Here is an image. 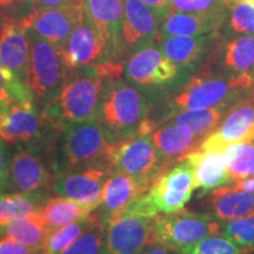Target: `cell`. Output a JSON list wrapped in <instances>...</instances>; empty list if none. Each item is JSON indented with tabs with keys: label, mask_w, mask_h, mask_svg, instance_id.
Listing matches in <instances>:
<instances>
[{
	"label": "cell",
	"mask_w": 254,
	"mask_h": 254,
	"mask_svg": "<svg viewBox=\"0 0 254 254\" xmlns=\"http://www.w3.org/2000/svg\"><path fill=\"white\" fill-rule=\"evenodd\" d=\"M95 118L99 120L109 145L136 134H150V101L125 79L106 78Z\"/></svg>",
	"instance_id": "cell-1"
},
{
	"label": "cell",
	"mask_w": 254,
	"mask_h": 254,
	"mask_svg": "<svg viewBox=\"0 0 254 254\" xmlns=\"http://www.w3.org/2000/svg\"><path fill=\"white\" fill-rule=\"evenodd\" d=\"M120 68V64L109 63L68 71L62 88L44 114L53 124L95 118L105 79L119 77Z\"/></svg>",
	"instance_id": "cell-2"
},
{
	"label": "cell",
	"mask_w": 254,
	"mask_h": 254,
	"mask_svg": "<svg viewBox=\"0 0 254 254\" xmlns=\"http://www.w3.org/2000/svg\"><path fill=\"white\" fill-rule=\"evenodd\" d=\"M194 190V166L185 157L167 167L150 189L122 213L148 218L173 213L184 209Z\"/></svg>",
	"instance_id": "cell-3"
},
{
	"label": "cell",
	"mask_w": 254,
	"mask_h": 254,
	"mask_svg": "<svg viewBox=\"0 0 254 254\" xmlns=\"http://www.w3.org/2000/svg\"><path fill=\"white\" fill-rule=\"evenodd\" d=\"M56 153L52 155L55 174L104 161L107 142L103 126L97 118L56 124Z\"/></svg>",
	"instance_id": "cell-4"
},
{
	"label": "cell",
	"mask_w": 254,
	"mask_h": 254,
	"mask_svg": "<svg viewBox=\"0 0 254 254\" xmlns=\"http://www.w3.org/2000/svg\"><path fill=\"white\" fill-rule=\"evenodd\" d=\"M254 78L241 75L232 78L228 75L202 72L193 75L170 98L166 104L168 113L184 110H199L219 105H233L243 93L252 91Z\"/></svg>",
	"instance_id": "cell-5"
},
{
	"label": "cell",
	"mask_w": 254,
	"mask_h": 254,
	"mask_svg": "<svg viewBox=\"0 0 254 254\" xmlns=\"http://www.w3.org/2000/svg\"><path fill=\"white\" fill-rule=\"evenodd\" d=\"M30 40V66L26 85L33 98L34 107L45 113L62 88L67 68L62 51L40 37L32 28H26Z\"/></svg>",
	"instance_id": "cell-6"
},
{
	"label": "cell",
	"mask_w": 254,
	"mask_h": 254,
	"mask_svg": "<svg viewBox=\"0 0 254 254\" xmlns=\"http://www.w3.org/2000/svg\"><path fill=\"white\" fill-rule=\"evenodd\" d=\"M105 158L113 171L134 178L148 189L170 167L159 155L151 135L141 133L107 146Z\"/></svg>",
	"instance_id": "cell-7"
},
{
	"label": "cell",
	"mask_w": 254,
	"mask_h": 254,
	"mask_svg": "<svg viewBox=\"0 0 254 254\" xmlns=\"http://www.w3.org/2000/svg\"><path fill=\"white\" fill-rule=\"evenodd\" d=\"M221 222L211 213H194L180 209L153 218V243L177 252L208 236L220 234Z\"/></svg>",
	"instance_id": "cell-8"
},
{
	"label": "cell",
	"mask_w": 254,
	"mask_h": 254,
	"mask_svg": "<svg viewBox=\"0 0 254 254\" xmlns=\"http://www.w3.org/2000/svg\"><path fill=\"white\" fill-rule=\"evenodd\" d=\"M123 75L131 86L147 98L170 87L178 79L179 68L153 41L127 59L123 66Z\"/></svg>",
	"instance_id": "cell-9"
},
{
	"label": "cell",
	"mask_w": 254,
	"mask_h": 254,
	"mask_svg": "<svg viewBox=\"0 0 254 254\" xmlns=\"http://www.w3.org/2000/svg\"><path fill=\"white\" fill-rule=\"evenodd\" d=\"M47 144L19 146L9 164V189L17 192H37L52 189L55 171L46 158Z\"/></svg>",
	"instance_id": "cell-10"
},
{
	"label": "cell",
	"mask_w": 254,
	"mask_h": 254,
	"mask_svg": "<svg viewBox=\"0 0 254 254\" xmlns=\"http://www.w3.org/2000/svg\"><path fill=\"white\" fill-rule=\"evenodd\" d=\"M112 168L105 159L100 163L68 170L57 174L52 185L56 195L65 196L97 209L101 202V194Z\"/></svg>",
	"instance_id": "cell-11"
},
{
	"label": "cell",
	"mask_w": 254,
	"mask_h": 254,
	"mask_svg": "<svg viewBox=\"0 0 254 254\" xmlns=\"http://www.w3.org/2000/svg\"><path fill=\"white\" fill-rule=\"evenodd\" d=\"M55 128L56 124L33 104L17 105L0 113V136L8 144H45Z\"/></svg>",
	"instance_id": "cell-12"
},
{
	"label": "cell",
	"mask_w": 254,
	"mask_h": 254,
	"mask_svg": "<svg viewBox=\"0 0 254 254\" xmlns=\"http://www.w3.org/2000/svg\"><path fill=\"white\" fill-rule=\"evenodd\" d=\"M153 243V218L119 214L106 222L104 254H139Z\"/></svg>",
	"instance_id": "cell-13"
},
{
	"label": "cell",
	"mask_w": 254,
	"mask_h": 254,
	"mask_svg": "<svg viewBox=\"0 0 254 254\" xmlns=\"http://www.w3.org/2000/svg\"><path fill=\"white\" fill-rule=\"evenodd\" d=\"M254 141V100L240 99L231 105L217 128L208 134L199 150L225 151L228 146Z\"/></svg>",
	"instance_id": "cell-14"
},
{
	"label": "cell",
	"mask_w": 254,
	"mask_h": 254,
	"mask_svg": "<svg viewBox=\"0 0 254 254\" xmlns=\"http://www.w3.org/2000/svg\"><path fill=\"white\" fill-rule=\"evenodd\" d=\"M62 55L67 72L116 63L106 41L85 18L73 30Z\"/></svg>",
	"instance_id": "cell-15"
},
{
	"label": "cell",
	"mask_w": 254,
	"mask_h": 254,
	"mask_svg": "<svg viewBox=\"0 0 254 254\" xmlns=\"http://www.w3.org/2000/svg\"><path fill=\"white\" fill-rule=\"evenodd\" d=\"M123 6L120 47L122 58H129L157 39L160 21L140 0H123Z\"/></svg>",
	"instance_id": "cell-16"
},
{
	"label": "cell",
	"mask_w": 254,
	"mask_h": 254,
	"mask_svg": "<svg viewBox=\"0 0 254 254\" xmlns=\"http://www.w3.org/2000/svg\"><path fill=\"white\" fill-rule=\"evenodd\" d=\"M84 18L80 1L60 7L37 9L24 25L62 51L73 30Z\"/></svg>",
	"instance_id": "cell-17"
},
{
	"label": "cell",
	"mask_w": 254,
	"mask_h": 254,
	"mask_svg": "<svg viewBox=\"0 0 254 254\" xmlns=\"http://www.w3.org/2000/svg\"><path fill=\"white\" fill-rule=\"evenodd\" d=\"M84 17L106 41L116 63L122 59L120 34L123 21V0H81Z\"/></svg>",
	"instance_id": "cell-18"
},
{
	"label": "cell",
	"mask_w": 254,
	"mask_h": 254,
	"mask_svg": "<svg viewBox=\"0 0 254 254\" xmlns=\"http://www.w3.org/2000/svg\"><path fill=\"white\" fill-rule=\"evenodd\" d=\"M147 190V186L134 178L112 170L104 185L99 207L94 212L101 220L107 222L125 211Z\"/></svg>",
	"instance_id": "cell-19"
},
{
	"label": "cell",
	"mask_w": 254,
	"mask_h": 254,
	"mask_svg": "<svg viewBox=\"0 0 254 254\" xmlns=\"http://www.w3.org/2000/svg\"><path fill=\"white\" fill-rule=\"evenodd\" d=\"M0 65L26 84L30 66V40L24 23L4 21L0 37Z\"/></svg>",
	"instance_id": "cell-20"
},
{
	"label": "cell",
	"mask_w": 254,
	"mask_h": 254,
	"mask_svg": "<svg viewBox=\"0 0 254 254\" xmlns=\"http://www.w3.org/2000/svg\"><path fill=\"white\" fill-rule=\"evenodd\" d=\"M154 147L167 166L198 150L202 139L185 126L161 123L150 133Z\"/></svg>",
	"instance_id": "cell-21"
},
{
	"label": "cell",
	"mask_w": 254,
	"mask_h": 254,
	"mask_svg": "<svg viewBox=\"0 0 254 254\" xmlns=\"http://www.w3.org/2000/svg\"><path fill=\"white\" fill-rule=\"evenodd\" d=\"M194 166L195 189H199L201 195H207L219 187L232 184V179L224 151L195 150L186 155Z\"/></svg>",
	"instance_id": "cell-22"
},
{
	"label": "cell",
	"mask_w": 254,
	"mask_h": 254,
	"mask_svg": "<svg viewBox=\"0 0 254 254\" xmlns=\"http://www.w3.org/2000/svg\"><path fill=\"white\" fill-rule=\"evenodd\" d=\"M226 12L221 13H185L172 11L163 21L159 31V37L187 36L198 37L213 34L220 28Z\"/></svg>",
	"instance_id": "cell-23"
},
{
	"label": "cell",
	"mask_w": 254,
	"mask_h": 254,
	"mask_svg": "<svg viewBox=\"0 0 254 254\" xmlns=\"http://www.w3.org/2000/svg\"><path fill=\"white\" fill-rule=\"evenodd\" d=\"M211 214L220 222L234 220L254 213V195L232 185L208 193Z\"/></svg>",
	"instance_id": "cell-24"
},
{
	"label": "cell",
	"mask_w": 254,
	"mask_h": 254,
	"mask_svg": "<svg viewBox=\"0 0 254 254\" xmlns=\"http://www.w3.org/2000/svg\"><path fill=\"white\" fill-rule=\"evenodd\" d=\"M158 46L179 69L194 68L207 49L208 37H157Z\"/></svg>",
	"instance_id": "cell-25"
},
{
	"label": "cell",
	"mask_w": 254,
	"mask_h": 254,
	"mask_svg": "<svg viewBox=\"0 0 254 254\" xmlns=\"http://www.w3.org/2000/svg\"><path fill=\"white\" fill-rule=\"evenodd\" d=\"M231 105H219L199 110H184L165 114L163 122L185 126L202 140L217 128Z\"/></svg>",
	"instance_id": "cell-26"
},
{
	"label": "cell",
	"mask_w": 254,
	"mask_h": 254,
	"mask_svg": "<svg viewBox=\"0 0 254 254\" xmlns=\"http://www.w3.org/2000/svg\"><path fill=\"white\" fill-rule=\"evenodd\" d=\"M49 199L46 190L0 193V231L15 219L41 212Z\"/></svg>",
	"instance_id": "cell-27"
},
{
	"label": "cell",
	"mask_w": 254,
	"mask_h": 254,
	"mask_svg": "<svg viewBox=\"0 0 254 254\" xmlns=\"http://www.w3.org/2000/svg\"><path fill=\"white\" fill-rule=\"evenodd\" d=\"M222 67L228 77L254 78V37L243 36L227 41L222 55Z\"/></svg>",
	"instance_id": "cell-28"
},
{
	"label": "cell",
	"mask_w": 254,
	"mask_h": 254,
	"mask_svg": "<svg viewBox=\"0 0 254 254\" xmlns=\"http://www.w3.org/2000/svg\"><path fill=\"white\" fill-rule=\"evenodd\" d=\"M45 219L40 212L15 219L0 231V236L8 237L18 243L41 250L50 233Z\"/></svg>",
	"instance_id": "cell-29"
},
{
	"label": "cell",
	"mask_w": 254,
	"mask_h": 254,
	"mask_svg": "<svg viewBox=\"0 0 254 254\" xmlns=\"http://www.w3.org/2000/svg\"><path fill=\"white\" fill-rule=\"evenodd\" d=\"M92 212L93 209L81 202L57 195L50 196L40 213L45 219L50 231H53L80 219L87 218Z\"/></svg>",
	"instance_id": "cell-30"
},
{
	"label": "cell",
	"mask_w": 254,
	"mask_h": 254,
	"mask_svg": "<svg viewBox=\"0 0 254 254\" xmlns=\"http://www.w3.org/2000/svg\"><path fill=\"white\" fill-rule=\"evenodd\" d=\"M26 104H33L30 88L11 71L0 65V113L17 105Z\"/></svg>",
	"instance_id": "cell-31"
},
{
	"label": "cell",
	"mask_w": 254,
	"mask_h": 254,
	"mask_svg": "<svg viewBox=\"0 0 254 254\" xmlns=\"http://www.w3.org/2000/svg\"><path fill=\"white\" fill-rule=\"evenodd\" d=\"M224 157L232 183L254 176V141L228 146Z\"/></svg>",
	"instance_id": "cell-32"
},
{
	"label": "cell",
	"mask_w": 254,
	"mask_h": 254,
	"mask_svg": "<svg viewBox=\"0 0 254 254\" xmlns=\"http://www.w3.org/2000/svg\"><path fill=\"white\" fill-rule=\"evenodd\" d=\"M106 222L93 211V220L62 254H104Z\"/></svg>",
	"instance_id": "cell-33"
},
{
	"label": "cell",
	"mask_w": 254,
	"mask_h": 254,
	"mask_svg": "<svg viewBox=\"0 0 254 254\" xmlns=\"http://www.w3.org/2000/svg\"><path fill=\"white\" fill-rule=\"evenodd\" d=\"M92 220H93V212L87 218L51 231L41 249V254H62L90 226Z\"/></svg>",
	"instance_id": "cell-34"
},
{
	"label": "cell",
	"mask_w": 254,
	"mask_h": 254,
	"mask_svg": "<svg viewBox=\"0 0 254 254\" xmlns=\"http://www.w3.org/2000/svg\"><path fill=\"white\" fill-rule=\"evenodd\" d=\"M220 234L245 250L254 249V213L221 222Z\"/></svg>",
	"instance_id": "cell-35"
},
{
	"label": "cell",
	"mask_w": 254,
	"mask_h": 254,
	"mask_svg": "<svg viewBox=\"0 0 254 254\" xmlns=\"http://www.w3.org/2000/svg\"><path fill=\"white\" fill-rule=\"evenodd\" d=\"M231 8L230 26L232 31L245 36H254V1L253 0H228Z\"/></svg>",
	"instance_id": "cell-36"
},
{
	"label": "cell",
	"mask_w": 254,
	"mask_h": 254,
	"mask_svg": "<svg viewBox=\"0 0 254 254\" xmlns=\"http://www.w3.org/2000/svg\"><path fill=\"white\" fill-rule=\"evenodd\" d=\"M246 251L221 234H215L186 247L180 254H243Z\"/></svg>",
	"instance_id": "cell-37"
},
{
	"label": "cell",
	"mask_w": 254,
	"mask_h": 254,
	"mask_svg": "<svg viewBox=\"0 0 254 254\" xmlns=\"http://www.w3.org/2000/svg\"><path fill=\"white\" fill-rule=\"evenodd\" d=\"M36 11V0H0V17L4 20L25 23Z\"/></svg>",
	"instance_id": "cell-38"
},
{
	"label": "cell",
	"mask_w": 254,
	"mask_h": 254,
	"mask_svg": "<svg viewBox=\"0 0 254 254\" xmlns=\"http://www.w3.org/2000/svg\"><path fill=\"white\" fill-rule=\"evenodd\" d=\"M228 0H171L176 11L185 13H221L226 12Z\"/></svg>",
	"instance_id": "cell-39"
},
{
	"label": "cell",
	"mask_w": 254,
	"mask_h": 254,
	"mask_svg": "<svg viewBox=\"0 0 254 254\" xmlns=\"http://www.w3.org/2000/svg\"><path fill=\"white\" fill-rule=\"evenodd\" d=\"M0 254H41V250L33 249L5 237L0 239Z\"/></svg>",
	"instance_id": "cell-40"
},
{
	"label": "cell",
	"mask_w": 254,
	"mask_h": 254,
	"mask_svg": "<svg viewBox=\"0 0 254 254\" xmlns=\"http://www.w3.org/2000/svg\"><path fill=\"white\" fill-rule=\"evenodd\" d=\"M9 164L6 141L0 136V193L9 189Z\"/></svg>",
	"instance_id": "cell-41"
},
{
	"label": "cell",
	"mask_w": 254,
	"mask_h": 254,
	"mask_svg": "<svg viewBox=\"0 0 254 254\" xmlns=\"http://www.w3.org/2000/svg\"><path fill=\"white\" fill-rule=\"evenodd\" d=\"M140 1L144 2L146 6H148L153 11L155 17L159 19L160 23L173 9L171 0H140Z\"/></svg>",
	"instance_id": "cell-42"
},
{
	"label": "cell",
	"mask_w": 254,
	"mask_h": 254,
	"mask_svg": "<svg viewBox=\"0 0 254 254\" xmlns=\"http://www.w3.org/2000/svg\"><path fill=\"white\" fill-rule=\"evenodd\" d=\"M81 0H36L37 9L40 8H52L60 7V6H66L80 2Z\"/></svg>",
	"instance_id": "cell-43"
},
{
	"label": "cell",
	"mask_w": 254,
	"mask_h": 254,
	"mask_svg": "<svg viewBox=\"0 0 254 254\" xmlns=\"http://www.w3.org/2000/svg\"><path fill=\"white\" fill-rule=\"evenodd\" d=\"M139 254H180V253L172 249H168L166 246L160 245V244L152 243L148 246H146Z\"/></svg>",
	"instance_id": "cell-44"
},
{
	"label": "cell",
	"mask_w": 254,
	"mask_h": 254,
	"mask_svg": "<svg viewBox=\"0 0 254 254\" xmlns=\"http://www.w3.org/2000/svg\"><path fill=\"white\" fill-rule=\"evenodd\" d=\"M233 187H236L238 190H246V192L251 193V194L254 195V176L245 178V179L237 180V182L230 184Z\"/></svg>",
	"instance_id": "cell-45"
},
{
	"label": "cell",
	"mask_w": 254,
	"mask_h": 254,
	"mask_svg": "<svg viewBox=\"0 0 254 254\" xmlns=\"http://www.w3.org/2000/svg\"><path fill=\"white\" fill-rule=\"evenodd\" d=\"M4 19L0 17V37H1V32H2V25H4Z\"/></svg>",
	"instance_id": "cell-46"
},
{
	"label": "cell",
	"mask_w": 254,
	"mask_h": 254,
	"mask_svg": "<svg viewBox=\"0 0 254 254\" xmlns=\"http://www.w3.org/2000/svg\"><path fill=\"white\" fill-rule=\"evenodd\" d=\"M243 254H254V249H253V250H249V251H246V252H244Z\"/></svg>",
	"instance_id": "cell-47"
},
{
	"label": "cell",
	"mask_w": 254,
	"mask_h": 254,
	"mask_svg": "<svg viewBox=\"0 0 254 254\" xmlns=\"http://www.w3.org/2000/svg\"><path fill=\"white\" fill-rule=\"evenodd\" d=\"M252 99L254 100V86H253V90H252Z\"/></svg>",
	"instance_id": "cell-48"
}]
</instances>
